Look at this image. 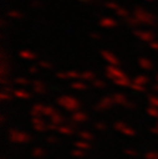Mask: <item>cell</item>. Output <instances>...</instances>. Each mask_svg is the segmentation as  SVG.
<instances>
[{"instance_id":"59","label":"cell","mask_w":158,"mask_h":159,"mask_svg":"<svg viewBox=\"0 0 158 159\" xmlns=\"http://www.w3.org/2000/svg\"><path fill=\"white\" fill-rule=\"evenodd\" d=\"M154 80H156V82H158V72L156 73V76H154Z\"/></svg>"},{"instance_id":"56","label":"cell","mask_w":158,"mask_h":159,"mask_svg":"<svg viewBox=\"0 0 158 159\" xmlns=\"http://www.w3.org/2000/svg\"><path fill=\"white\" fill-rule=\"evenodd\" d=\"M152 91L156 92V93H158V82H156V83L152 86Z\"/></svg>"},{"instance_id":"3","label":"cell","mask_w":158,"mask_h":159,"mask_svg":"<svg viewBox=\"0 0 158 159\" xmlns=\"http://www.w3.org/2000/svg\"><path fill=\"white\" fill-rule=\"evenodd\" d=\"M7 137L10 142L16 143V144H25L32 140V135L25 130H20L17 128H10L7 132Z\"/></svg>"},{"instance_id":"28","label":"cell","mask_w":158,"mask_h":159,"mask_svg":"<svg viewBox=\"0 0 158 159\" xmlns=\"http://www.w3.org/2000/svg\"><path fill=\"white\" fill-rule=\"evenodd\" d=\"M67 76H68V80H81V72L76 71V70H71V71H67Z\"/></svg>"},{"instance_id":"21","label":"cell","mask_w":158,"mask_h":159,"mask_svg":"<svg viewBox=\"0 0 158 159\" xmlns=\"http://www.w3.org/2000/svg\"><path fill=\"white\" fill-rule=\"evenodd\" d=\"M60 134H62V135H71V134H73L75 133V129L72 128V127H70L68 124H61L60 127H58V130H57Z\"/></svg>"},{"instance_id":"61","label":"cell","mask_w":158,"mask_h":159,"mask_svg":"<svg viewBox=\"0 0 158 159\" xmlns=\"http://www.w3.org/2000/svg\"><path fill=\"white\" fill-rule=\"evenodd\" d=\"M156 125H157V127H158V119H157V123H156Z\"/></svg>"},{"instance_id":"53","label":"cell","mask_w":158,"mask_h":159,"mask_svg":"<svg viewBox=\"0 0 158 159\" xmlns=\"http://www.w3.org/2000/svg\"><path fill=\"white\" fill-rule=\"evenodd\" d=\"M90 36H91V39H93V40H101V39H102L101 34H97V32H92V34H90Z\"/></svg>"},{"instance_id":"15","label":"cell","mask_w":158,"mask_h":159,"mask_svg":"<svg viewBox=\"0 0 158 159\" xmlns=\"http://www.w3.org/2000/svg\"><path fill=\"white\" fill-rule=\"evenodd\" d=\"M19 56L22 58V60H26V61H35L36 58H37V55L35 53V52H32V51H30V50H21L20 52H19Z\"/></svg>"},{"instance_id":"6","label":"cell","mask_w":158,"mask_h":159,"mask_svg":"<svg viewBox=\"0 0 158 159\" xmlns=\"http://www.w3.org/2000/svg\"><path fill=\"white\" fill-rule=\"evenodd\" d=\"M113 104H114V102H113L112 96H106V97H103L102 99H100V101L95 104L93 109H95L96 112H103V111L111 109Z\"/></svg>"},{"instance_id":"60","label":"cell","mask_w":158,"mask_h":159,"mask_svg":"<svg viewBox=\"0 0 158 159\" xmlns=\"http://www.w3.org/2000/svg\"><path fill=\"white\" fill-rule=\"evenodd\" d=\"M144 1H149V2H152V1H154V0H144Z\"/></svg>"},{"instance_id":"41","label":"cell","mask_w":158,"mask_h":159,"mask_svg":"<svg viewBox=\"0 0 158 159\" xmlns=\"http://www.w3.org/2000/svg\"><path fill=\"white\" fill-rule=\"evenodd\" d=\"M71 155H72V157H75V158H83V157H85V150L75 148V149H72Z\"/></svg>"},{"instance_id":"48","label":"cell","mask_w":158,"mask_h":159,"mask_svg":"<svg viewBox=\"0 0 158 159\" xmlns=\"http://www.w3.org/2000/svg\"><path fill=\"white\" fill-rule=\"evenodd\" d=\"M56 77H57L58 80H62V81H65V80H68V76H67V71H65V72H56Z\"/></svg>"},{"instance_id":"51","label":"cell","mask_w":158,"mask_h":159,"mask_svg":"<svg viewBox=\"0 0 158 159\" xmlns=\"http://www.w3.org/2000/svg\"><path fill=\"white\" fill-rule=\"evenodd\" d=\"M58 127H60V125L53 124V123H51V122L47 124V129H49V130H53V132H57V130H58Z\"/></svg>"},{"instance_id":"45","label":"cell","mask_w":158,"mask_h":159,"mask_svg":"<svg viewBox=\"0 0 158 159\" xmlns=\"http://www.w3.org/2000/svg\"><path fill=\"white\" fill-rule=\"evenodd\" d=\"M45 139H46V142L49 144H56V143H58V138L56 135H47Z\"/></svg>"},{"instance_id":"57","label":"cell","mask_w":158,"mask_h":159,"mask_svg":"<svg viewBox=\"0 0 158 159\" xmlns=\"http://www.w3.org/2000/svg\"><path fill=\"white\" fill-rule=\"evenodd\" d=\"M0 120H1V123H4V122L6 120V119H5V116H1V117H0Z\"/></svg>"},{"instance_id":"26","label":"cell","mask_w":158,"mask_h":159,"mask_svg":"<svg viewBox=\"0 0 158 159\" xmlns=\"http://www.w3.org/2000/svg\"><path fill=\"white\" fill-rule=\"evenodd\" d=\"M146 112H147V114H148L149 117L158 119V108H157V107H154V106H148V107L146 108Z\"/></svg>"},{"instance_id":"1","label":"cell","mask_w":158,"mask_h":159,"mask_svg":"<svg viewBox=\"0 0 158 159\" xmlns=\"http://www.w3.org/2000/svg\"><path fill=\"white\" fill-rule=\"evenodd\" d=\"M56 103L63 108L65 111L67 112H76L81 108L82 103L78 98L73 97V96H68V94H63V96H60L56 98Z\"/></svg>"},{"instance_id":"12","label":"cell","mask_w":158,"mask_h":159,"mask_svg":"<svg viewBox=\"0 0 158 159\" xmlns=\"http://www.w3.org/2000/svg\"><path fill=\"white\" fill-rule=\"evenodd\" d=\"M12 94H14L15 98H17V99H22V101H26V99H30V98H31V93H30L27 89H22V88L14 89Z\"/></svg>"},{"instance_id":"62","label":"cell","mask_w":158,"mask_h":159,"mask_svg":"<svg viewBox=\"0 0 158 159\" xmlns=\"http://www.w3.org/2000/svg\"><path fill=\"white\" fill-rule=\"evenodd\" d=\"M1 159H5V158H1Z\"/></svg>"},{"instance_id":"23","label":"cell","mask_w":158,"mask_h":159,"mask_svg":"<svg viewBox=\"0 0 158 159\" xmlns=\"http://www.w3.org/2000/svg\"><path fill=\"white\" fill-rule=\"evenodd\" d=\"M77 135H78L80 139L86 140V142H91V140L95 139V135H93L91 132H88V130H80V132L77 133Z\"/></svg>"},{"instance_id":"4","label":"cell","mask_w":158,"mask_h":159,"mask_svg":"<svg viewBox=\"0 0 158 159\" xmlns=\"http://www.w3.org/2000/svg\"><path fill=\"white\" fill-rule=\"evenodd\" d=\"M133 35H134L138 40H141L142 42H147V43H149V42H152V41L156 40L154 32H152V31H149V30L133 29Z\"/></svg>"},{"instance_id":"50","label":"cell","mask_w":158,"mask_h":159,"mask_svg":"<svg viewBox=\"0 0 158 159\" xmlns=\"http://www.w3.org/2000/svg\"><path fill=\"white\" fill-rule=\"evenodd\" d=\"M148 46H149L151 50H153V51H158V40H154V41L149 42Z\"/></svg>"},{"instance_id":"32","label":"cell","mask_w":158,"mask_h":159,"mask_svg":"<svg viewBox=\"0 0 158 159\" xmlns=\"http://www.w3.org/2000/svg\"><path fill=\"white\" fill-rule=\"evenodd\" d=\"M57 112V109L55 108V107H52V106H45V109H44V116L45 117H51L52 114H55Z\"/></svg>"},{"instance_id":"38","label":"cell","mask_w":158,"mask_h":159,"mask_svg":"<svg viewBox=\"0 0 158 159\" xmlns=\"http://www.w3.org/2000/svg\"><path fill=\"white\" fill-rule=\"evenodd\" d=\"M131 89H133V91H136V92H146V86H142V84H138V83H134V82H132V84H131V87H129Z\"/></svg>"},{"instance_id":"35","label":"cell","mask_w":158,"mask_h":159,"mask_svg":"<svg viewBox=\"0 0 158 159\" xmlns=\"http://www.w3.org/2000/svg\"><path fill=\"white\" fill-rule=\"evenodd\" d=\"M105 6L107 7V9H109V10H112V11H117L121 6L117 4V2H114V1H107V2H105Z\"/></svg>"},{"instance_id":"7","label":"cell","mask_w":158,"mask_h":159,"mask_svg":"<svg viewBox=\"0 0 158 159\" xmlns=\"http://www.w3.org/2000/svg\"><path fill=\"white\" fill-rule=\"evenodd\" d=\"M101 56H102V58H103L108 65H111V66H119V63H121L119 58H118L113 52H111L109 50H102V51H101Z\"/></svg>"},{"instance_id":"22","label":"cell","mask_w":158,"mask_h":159,"mask_svg":"<svg viewBox=\"0 0 158 159\" xmlns=\"http://www.w3.org/2000/svg\"><path fill=\"white\" fill-rule=\"evenodd\" d=\"M73 145H75V148H77V149H82V150H85V152L91 149V144H90V142H86V140H82V139L76 140V142L73 143Z\"/></svg>"},{"instance_id":"24","label":"cell","mask_w":158,"mask_h":159,"mask_svg":"<svg viewBox=\"0 0 158 159\" xmlns=\"http://www.w3.org/2000/svg\"><path fill=\"white\" fill-rule=\"evenodd\" d=\"M31 155H32L35 159H42V158L46 155V152H45V149H44V148L36 147V148H34V149H32Z\"/></svg>"},{"instance_id":"13","label":"cell","mask_w":158,"mask_h":159,"mask_svg":"<svg viewBox=\"0 0 158 159\" xmlns=\"http://www.w3.org/2000/svg\"><path fill=\"white\" fill-rule=\"evenodd\" d=\"M112 98H113L114 104H118V106H124L128 102L127 96L124 93H122V92H114L112 94Z\"/></svg>"},{"instance_id":"40","label":"cell","mask_w":158,"mask_h":159,"mask_svg":"<svg viewBox=\"0 0 158 159\" xmlns=\"http://www.w3.org/2000/svg\"><path fill=\"white\" fill-rule=\"evenodd\" d=\"M14 98V94L12 93H7V92H1L0 93V99L2 101V102H6V101H11Z\"/></svg>"},{"instance_id":"14","label":"cell","mask_w":158,"mask_h":159,"mask_svg":"<svg viewBox=\"0 0 158 159\" xmlns=\"http://www.w3.org/2000/svg\"><path fill=\"white\" fill-rule=\"evenodd\" d=\"M44 109H45V104H42V103H35L31 107L30 114H31V117H41V116H44Z\"/></svg>"},{"instance_id":"46","label":"cell","mask_w":158,"mask_h":159,"mask_svg":"<svg viewBox=\"0 0 158 159\" xmlns=\"http://www.w3.org/2000/svg\"><path fill=\"white\" fill-rule=\"evenodd\" d=\"M27 71H29V73L36 75V73H39V72H40V67H39V66L32 65V66H29V67H27Z\"/></svg>"},{"instance_id":"49","label":"cell","mask_w":158,"mask_h":159,"mask_svg":"<svg viewBox=\"0 0 158 159\" xmlns=\"http://www.w3.org/2000/svg\"><path fill=\"white\" fill-rule=\"evenodd\" d=\"M31 123H32V125L34 124H41V123H45V120L41 117H31Z\"/></svg>"},{"instance_id":"19","label":"cell","mask_w":158,"mask_h":159,"mask_svg":"<svg viewBox=\"0 0 158 159\" xmlns=\"http://www.w3.org/2000/svg\"><path fill=\"white\" fill-rule=\"evenodd\" d=\"M70 87L75 91H86L87 89V84L85 83V81H81V80H77V81H73L71 82Z\"/></svg>"},{"instance_id":"37","label":"cell","mask_w":158,"mask_h":159,"mask_svg":"<svg viewBox=\"0 0 158 159\" xmlns=\"http://www.w3.org/2000/svg\"><path fill=\"white\" fill-rule=\"evenodd\" d=\"M39 67L42 68V70H51L53 66H52L51 62H49V61H46V60H41V61L39 62Z\"/></svg>"},{"instance_id":"17","label":"cell","mask_w":158,"mask_h":159,"mask_svg":"<svg viewBox=\"0 0 158 159\" xmlns=\"http://www.w3.org/2000/svg\"><path fill=\"white\" fill-rule=\"evenodd\" d=\"M50 122L51 123H53V124H57V125H61V124H65V122H66V118L57 111L55 114H52L51 117H50Z\"/></svg>"},{"instance_id":"33","label":"cell","mask_w":158,"mask_h":159,"mask_svg":"<svg viewBox=\"0 0 158 159\" xmlns=\"http://www.w3.org/2000/svg\"><path fill=\"white\" fill-rule=\"evenodd\" d=\"M14 83L20 84V86H27V84H30L31 82H30V80H27L26 77H16V78L14 80Z\"/></svg>"},{"instance_id":"55","label":"cell","mask_w":158,"mask_h":159,"mask_svg":"<svg viewBox=\"0 0 158 159\" xmlns=\"http://www.w3.org/2000/svg\"><path fill=\"white\" fill-rule=\"evenodd\" d=\"M151 133H153V134H157V135H158V127H157V125L151 127Z\"/></svg>"},{"instance_id":"52","label":"cell","mask_w":158,"mask_h":159,"mask_svg":"<svg viewBox=\"0 0 158 159\" xmlns=\"http://www.w3.org/2000/svg\"><path fill=\"white\" fill-rule=\"evenodd\" d=\"M31 6H32V7H41L42 4L40 2V0H32V1H31Z\"/></svg>"},{"instance_id":"25","label":"cell","mask_w":158,"mask_h":159,"mask_svg":"<svg viewBox=\"0 0 158 159\" xmlns=\"http://www.w3.org/2000/svg\"><path fill=\"white\" fill-rule=\"evenodd\" d=\"M126 24L128 25V26H131V27H133V29H137V26L138 25H141V22H139V20L133 15V16H129V17H127L126 20Z\"/></svg>"},{"instance_id":"11","label":"cell","mask_w":158,"mask_h":159,"mask_svg":"<svg viewBox=\"0 0 158 159\" xmlns=\"http://www.w3.org/2000/svg\"><path fill=\"white\" fill-rule=\"evenodd\" d=\"M137 63L144 71H152L153 70V62L149 58H147V57H138Z\"/></svg>"},{"instance_id":"39","label":"cell","mask_w":158,"mask_h":159,"mask_svg":"<svg viewBox=\"0 0 158 159\" xmlns=\"http://www.w3.org/2000/svg\"><path fill=\"white\" fill-rule=\"evenodd\" d=\"M93 128H95L96 130H98V132H105V130L107 129V124H106L105 122H96V123L93 124Z\"/></svg>"},{"instance_id":"47","label":"cell","mask_w":158,"mask_h":159,"mask_svg":"<svg viewBox=\"0 0 158 159\" xmlns=\"http://www.w3.org/2000/svg\"><path fill=\"white\" fill-rule=\"evenodd\" d=\"M126 109H129V111H134L136 108H137V104L134 103V102H132V101H128L124 106H123Z\"/></svg>"},{"instance_id":"31","label":"cell","mask_w":158,"mask_h":159,"mask_svg":"<svg viewBox=\"0 0 158 159\" xmlns=\"http://www.w3.org/2000/svg\"><path fill=\"white\" fill-rule=\"evenodd\" d=\"M92 86L95 87V88H97V89H105L106 88V82L103 81V80H98V78H96L93 82H92Z\"/></svg>"},{"instance_id":"29","label":"cell","mask_w":158,"mask_h":159,"mask_svg":"<svg viewBox=\"0 0 158 159\" xmlns=\"http://www.w3.org/2000/svg\"><path fill=\"white\" fill-rule=\"evenodd\" d=\"M121 133H122L123 135H126V137H134V135H136V129H133V128L129 127V125H126Z\"/></svg>"},{"instance_id":"2","label":"cell","mask_w":158,"mask_h":159,"mask_svg":"<svg viewBox=\"0 0 158 159\" xmlns=\"http://www.w3.org/2000/svg\"><path fill=\"white\" fill-rule=\"evenodd\" d=\"M133 15L139 20L141 24L148 25V26H157L158 25V16L149 12L142 6H136L133 10Z\"/></svg>"},{"instance_id":"16","label":"cell","mask_w":158,"mask_h":159,"mask_svg":"<svg viewBox=\"0 0 158 159\" xmlns=\"http://www.w3.org/2000/svg\"><path fill=\"white\" fill-rule=\"evenodd\" d=\"M132 80L128 77V76H124V77H121V78H117L113 81V83L118 87H122V88H126V87H131L132 84Z\"/></svg>"},{"instance_id":"34","label":"cell","mask_w":158,"mask_h":159,"mask_svg":"<svg viewBox=\"0 0 158 159\" xmlns=\"http://www.w3.org/2000/svg\"><path fill=\"white\" fill-rule=\"evenodd\" d=\"M147 101L149 103V106H154L158 108V97L154 96V94H148L147 96Z\"/></svg>"},{"instance_id":"5","label":"cell","mask_w":158,"mask_h":159,"mask_svg":"<svg viewBox=\"0 0 158 159\" xmlns=\"http://www.w3.org/2000/svg\"><path fill=\"white\" fill-rule=\"evenodd\" d=\"M105 75H106L107 78L112 80V82H113L114 80H117V78H121V77L127 76V73H126L123 70H121L118 66H111V65H108V66L106 67Z\"/></svg>"},{"instance_id":"54","label":"cell","mask_w":158,"mask_h":159,"mask_svg":"<svg viewBox=\"0 0 158 159\" xmlns=\"http://www.w3.org/2000/svg\"><path fill=\"white\" fill-rule=\"evenodd\" d=\"M2 91L4 92H7V93H12L14 92V88L11 86H2Z\"/></svg>"},{"instance_id":"44","label":"cell","mask_w":158,"mask_h":159,"mask_svg":"<svg viewBox=\"0 0 158 159\" xmlns=\"http://www.w3.org/2000/svg\"><path fill=\"white\" fill-rule=\"evenodd\" d=\"M123 152L126 155H129V157H137L138 155V152L136 149H132V148H126Z\"/></svg>"},{"instance_id":"20","label":"cell","mask_w":158,"mask_h":159,"mask_svg":"<svg viewBox=\"0 0 158 159\" xmlns=\"http://www.w3.org/2000/svg\"><path fill=\"white\" fill-rule=\"evenodd\" d=\"M132 81H133L134 83H138V84H142V86H147V84L151 82L149 77L146 76V75H137Z\"/></svg>"},{"instance_id":"36","label":"cell","mask_w":158,"mask_h":159,"mask_svg":"<svg viewBox=\"0 0 158 159\" xmlns=\"http://www.w3.org/2000/svg\"><path fill=\"white\" fill-rule=\"evenodd\" d=\"M144 159H158V150H148L144 153Z\"/></svg>"},{"instance_id":"10","label":"cell","mask_w":158,"mask_h":159,"mask_svg":"<svg viewBox=\"0 0 158 159\" xmlns=\"http://www.w3.org/2000/svg\"><path fill=\"white\" fill-rule=\"evenodd\" d=\"M32 86V91L37 94H45L46 93V84L41 81V80H34L31 82Z\"/></svg>"},{"instance_id":"42","label":"cell","mask_w":158,"mask_h":159,"mask_svg":"<svg viewBox=\"0 0 158 159\" xmlns=\"http://www.w3.org/2000/svg\"><path fill=\"white\" fill-rule=\"evenodd\" d=\"M126 125H127V124H126L124 122H122V120H117V122H114L113 128H114V130H117V132H122L123 128H124Z\"/></svg>"},{"instance_id":"43","label":"cell","mask_w":158,"mask_h":159,"mask_svg":"<svg viewBox=\"0 0 158 159\" xmlns=\"http://www.w3.org/2000/svg\"><path fill=\"white\" fill-rule=\"evenodd\" d=\"M32 128L36 130V132H45L47 130V124L46 123H41V124H34Z\"/></svg>"},{"instance_id":"27","label":"cell","mask_w":158,"mask_h":159,"mask_svg":"<svg viewBox=\"0 0 158 159\" xmlns=\"http://www.w3.org/2000/svg\"><path fill=\"white\" fill-rule=\"evenodd\" d=\"M7 16L10 19H14V20H19V19L24 17V15L19 10H10V11H7Z\"/></svg>"},{"instance_id":"30","label":"cell","mask_w":158,"mask_h":159,"mask_svg":"<svg viewBox=\"0 0 158 159\" xmlns=\"http://www.w3.org/2000/svg\"><path fill=\"white\" fill-rule=\"evenodd\" d=\"M116 14H117V16L118 17H121V19H127V17H129V11L127 10V9H124V7H119L117 11H116Z\"/></svg>"},{"instance_id":"9","label":"cell","mask_w":158,"mask_h":159,"mask_svg":"<svg viewBox=\"0 0 158 159\" xmlns=\"http://www.w3.org/2000/svg\"><path fill=\"white\" fill-rule=\"evenodd\" d=\"M70 119L73 120V122L77 123V124H80V123H85V122H87V119H88V114H87L85 111L78 109V111H76V112H72Z\"/></svg>"},{"instance_id":"58","label":"cell","mask_w":158,"mask_h":159,"mask_svg":"<svg viewBox=\"0 0 158 159\" xmlns=\"http://www.w3.org/2000/svg\"><path fill=\"white\" fill-rule=\"evenodd\" d=\"M78 1H81V2H91L92 0H78Z\"/></svg>"},{"instance_id":"8","label":"cell","mask_w":158,"mask_h":159,"mask_svg":"<svg viewBox=\"0 0 158 159\" xmlns=\"http://www.w3.org/2000/svg\"><path fill=\"white\" fill-rule=\"evenodd\" d=\"M98 25L102 27V29H114V27H117V25H118V22H117V20H114L113 17H108V16H103V17H101L100 19V21H98Z\"/></svg>"},{"instance_id":"18","label":"cell","mask_w":158,"mask_h":159,"mask_svg":"<svg viewBox=\"0 0 158 159\" xmlns=\"http://www.w3.org/2000/svg\"><path fill=\"white\" fill-rule=\"evenodd\" d=\"M96 80V75L95 72L90 71V70H86L83 72H81V81H85V82H93Z\"/></svg>"}]
</instances>
